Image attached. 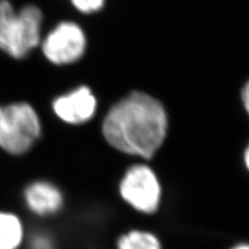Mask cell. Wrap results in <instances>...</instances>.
<instances>
[{
  "label": "cell",
  "mask_w": 249,
  "mask_h": 249,
  "mask_svg": "<svg viewBox=\"0 0 249 249\" xmlns=\"http://www.w3.org/2000/svg\"><path fill=\"white\" fill-rule=\"evenodd\" d=\"M43 13L29 4L16 13L10 0H0V50L22 59L41 44Z\"/></svg>",
  "instance_id": "obj_2"
},
{
  "label": "cell",
  "mask_w": 249,
  "mask_h": 249,
  "mask_svg": "<svg viewBox=\"0 0 249 249\" xmlns=\"http://www.w3.org/2000/svg\"><path fill=\"white\" fill-rule=\"evenodd\" d=\"M25 197L29 208L40 215L57 211L62 202L59 190L46 182H36L30 185L26 189Z\"/></svg>",
  "instance_id": "obj_7"
},
{
  "label": "cell",
  "mask_w": 249,
  "mask_h": 249,
  "mask_svg": "<svg viewBox=\"0 0 249 249\" xmlns=\"http://www.w3.org/2000/svg\"><path fill=\"white\" fill-rule=\"evenodd\" d=\"M102 131L114 149L149 159L164 142L167 115L160 101L147 93L133 91L110 108Z\"/></svg>",
  "instance_id": "obj_1"
},
{
  "label": "cell",
  "mask_w": 249,
  "mask_h": 249,
  "mask_svg": "<svg viewBox=\"0 0 249 249\" xmlns=\"http://www.w3.org/2000/svg\"><path fill=\"white\" fill-rule=\"evenodd\" d=\"M22 240V227L13 214L0 213V249H16Z\"/></svg>",
  "instance_id": "obj_8"
},
{
  "label": "cell",
  "mask_w": 249,
  "mask_h": 249,
  "mask_svg": "<svg viewBox=\"0 0 249 249\" xmlns=\"http://www.w3.org/2000/svg\"><path fill=\"white\" fill-rule=\"evenodd\" d=\"M119 249H161V246L152 233L132 231L119 240Z\"/></svg>",
  "instance_id": "obj_9"
},
{
  "label": "cell",
  "mask_w": 249,
  "mask_h": 249,
  "mask_svg": "<svg viewBox=\"0 0 249 249\" xmlns=\"http://www.w3.org/2000/svg\"><path fill=\"white\" fill-rule=\"evenodd\" d=\"M160 185L155 174L145 165L131 167L121 184V194L129 204L144 213H153L160 201Z\"/></svg>",
  "instance_id": "obj_5"
},
{
  "label": "cell",
  "mask_w": 249,
  "mask_h": 249,
  "mask_svg": "<svg viewBox=\"0 0 249 249\" xmlns=\"http://www.w3.org/2000/svg\"><path fill=\"white\" fill-rule=\"evenodd\" d=\"M41 135L35 108L26 102L0 105V146L13 155L27 152Z\"/></svg>",
  "instance_id": "obj_3"
},
{
  "label": "cell",
  "mask_w": 249,
  "mask_h": 249,
  "mask_svg": "<svg viewBox=\"0 0 249 249\" xmlns=\"http://www.w3.org/2000/svg\"><path fill=\"white\" fill-rule=\"evenodd\" d=\"M53 110L60 120L68 124H80L89 122L97 109V100L91 89L81 85L67 95L53 101Z\"/></svg>",
  "instance_id": "obj_6"
},
{
  "label": "cell",
  "mask_w": 249,
  "mask_h": 249,
  "mask_svg": "<svg viewBox=\"0 0 249 249\" xmlns=\"http://www.w3.org/2000/svg\"><path fill=\"white\" fill-rule=\"evenodd\" d=\"M245 163H246V165L249 169V146L247 147V150L245 152Z\"/></svg>",
  "instance_id": "obj_12"
},
{
  "label": "cell",
  "mask_w": 249,
  "mask_h": 249,
  "mask_svg": "<svg viewBox=\"0 0 249 249\" xmlns=\"http://www.w3.org/2000/svg\"><path fill=\"white\" fill-rule=\"evenodd\" d=\"M87 49V37L82 28L74 22L65 21L56 25L45 37L42 50L46 58L56 66L79 60Z\"/></svg>",
  "instance_id": "obj_4"
},
{
  "label": "cell",
  "mask_w": 249,
  "mask_h": 249,
  "mask_svg": "<svg viewBox=\"0 0 249 249\" xmlns=\"http://www.w3.org/2000/svg\"><path fill=\"white\" fill-rule=\"evenodd\" d=\"M242 100H243V104L246 109V111L249 114V81L246 83V85L243 89L242 91Z\"/></svg>",
  "instance_id": "obj_11"
},
{
  "label": "cell",
  "mask_w": 249,
  "mask_h": 249,
  "mask_svg": "<svg viewBox=\"0 0 249 249\" xmlns=\"http://www.w3.org/2000/svg\"><path fill=\"white\" fill-rule=\"evenodd\" d=\"M233 249H249V245H240Z\"/></svg>",
  "instance_id": "obj_13"
},
{
  "label": "cell",
  "mask_w": 249,
  "mask_h": 249,
  "mask_svg": "<svg viewBox=\"0 0 249 249\" xmlns=\"http://www.w3.org/2000/svg\"><path fill=\"white\" fill-rule=\"evenodd\" d=\"M76 9L83 14H92L103 9L105 0H71Z\"/></svg>",
  "instance_id": "obj_10"
}]
</instances>
